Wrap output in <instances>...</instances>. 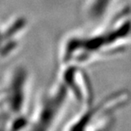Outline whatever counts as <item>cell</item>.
<instances>
[{
    "label": "cell",
    "mask_w": 131,
    "mask_h": 131,
    "mask_svg": "<svg viewBox=\"0 0 131 131\" xmlns=\"http://www.w3.org/2000/svg\"><path fill=\"white\" fill-rule=\"evenodd\" d=\"M67 91L60 88L42 99L30 120L28 131H52L65 108Z\"/></svg>",
    "instance_id": "6da1fadb"
},
{
    "label": "cell",
    "mask_w": 131,
    "mask_h": 131,
    "mask_svg": "<svg viewBox=\"0 0 131 131\" xmlns=\"http://www.w3.org/2000/svg\"><path fill=\"white\" fill-rule=\"evenodd\" d=\"M127 95H118L103 100L98 104H91L72 119L63 131H86L90 125L107 115L115 114L128 102Z\"/></svg>",
    "instance_id": "7a4b0ae2"
}]
</instances>
